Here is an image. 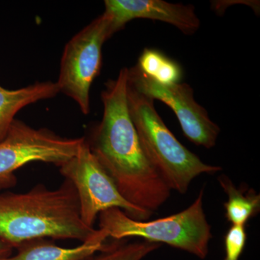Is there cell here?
I'll use <instances>...</instances> for the list:
<instances>
[{"label":"cell","instance_id":"30bf717a","mask_svg":"<svg viewBox=\"0 0 260 260\" xmlns=\"http://www.w3.org/2000/svg\"><path fill=\"white\" fill-rule=\"evenodd\" d=\"M106 241L99 229L93 237L76 247H61L46 239H38L20 246L15 255L0 260H83L107 249Z\"/></svg>","mask_w":260,"mask_h":260},{"label":"cell","instance_id":"8992f818","mask_svg":"<svg viewBox=\"0 0 260 260\" xmlns=\"http://www.w3.org/2000/svg\"><path fill=\"white\" fill-rule=\"evenodd\" d=\"M114 34L110 18L104 13L75 34L63 51L56 83L85 115L90 112V88L102 69L103 45Z\"/></svg>","mask_w":260,"mask_h":260},{"label":"cell","instance_id":"5bb4252c","mask_svg":"<svg viewBox=\"0 0 260 260\" xmlns=\"http://www.w3.org/2000/svg\"><path fill=\"white\" fill-rule=\"evenodd\" d=\"M160 247L159 244L142 242L108 246L101 254L83 260H142Z\"/></svg>","mask_w":260,"mask_h":260},{"label":"cell","instance_id":"8fae6325","mask_svg":"<svg viewBox=\"0 0 260 260\" xmlns=\"http://www.w3.org/2000/svg\"><path fill=\"white\" fill-rule=\"evenodd\" d=\"M59 93L56 82H37L16 90L0 85V141L6 136L15 116L21 109L39 101L52 99Z\"/></svg>","mask_w":260,"mask_h":260},{"label":"cell","instance_id":"52a82bcc","mask_svg":"<svg viewBox=\"0 0 260 260\" xmlns=\"http://www.w3.org/2000/svg\"><path fill=\"white\" fill-rule=\"evenodd\" d=\"M84 140L64 138L45 128L35 129L15 119L0 141V189L14 186L15 172L30 162L60 167L74 156Z\"/></svg>","mask_w":260,"mask_h":260},{"label":"cell","instance_id":"3957f363","mask_svg":"<svg viewBox=\"0 0 260 260\" xmlns=\"http://www.w3.org/2000/svg\"><path fill=\"white\" fill-rule=\"evenodd\" d=\"M130 116L149 161L171 190L181 194L202 174L220 172L218 166L205 164L177 139L157 112L154 100L128 83Z\"/></svg>","mask_w":260,"mask_h":260},{"label":"cell","instance_id":"2e32d148","mask_svg":"<svg viewBox=\"0 0 260 260\" xmlns=\"http://www.w3.org/2000/svg\"><path fill=\"white\" fill-rule=\"evenodd\" d=\"M13 248L0 239V259L11 255Z\"/></svg>","mask_w":260,"mask_h":260},{"label":"cell","instance_id":"ba28073f","mask_svg":"<svg viewBox=\"0 0 260 260\" xmlns=\"http://www.w3.org/2000/svg\"><path fill=\"white\" fill-rule=\"evenodd\" d=\"M128 83L139 93L169 106L191 143L208 149L216 144L220 128L210 119L205 108L195 101L190 85L180 83L162 85L142 73L137 66L128 69Z\"/></svg>","mask_w":260,"mask_h":260},{"label":"cell","instance_id":"5b68a950","mask_svg":"<svg viewBox=\"0 0 260 260\" xmlns=\"http://www.w3.org/2000/svg\"><path fill=\"white\" fill-rule=\"evenodd\" d=\"M59 172L74 186L80 214L85 225L93 228L99 214L111 208L122 210L130 218L148 220L153 214L129 203L84 140L74 156L59 167Z\"/></svg>","mask_w":260,"mask_h":260},{"label":"cell","instance_id":"7c38bea8","mask_svg":"<svg viewBox=\"0 0 260 260\" xmlns=\"http://www.w3.org/2000/svg\"><path fill=\"white\" fill-rule=\"evenodd\" d=\"M218 181L228 196L224 203L228 221L232 225H245L259 212L260 195L253 189L237 187L226 176H220Z\"/></svg>","mask_w":260,"mask_h":260},{"label":"cell","instance_id":"4fadbf2b","mask_svg":"<svg viewBox=\"0 0 260 260\" xmlns=\"http://www.w3.org/2000/svg\"><path fill=\"white\" fill-rule=\"evenodd\" d=\"M136 66L149 78L162 85L179 83L182 76L179 64L155 49H144Z\"/></svg>","mask_w":260,"mask_h":260},{"label":"cell","instance_id":"277c9868","mask_svg":"<svg viewBox=\"0 0 260 260\" xmlns=\"http://www.w3.org/2000/svg\"><path fill=\"white\" fill-rule=\"evenodd\" d=\"M203 196L204 189H202L185 210L153 220H135L118 208L104 210L99 214L98 229L107 239L141 238L145 242L164 243L205 259L213 235L203 209Z\"/></svg>","mask_w":260,"mask_h":260},{"label":"cell","instance_id":"9c48e42d","mask_svg":"<svg viewBox=\"0 0 260 260\" xmlns=\"http://www.w3.org/2000/svg\"><path fill=\"white\" fill-rule=\"evenodd\" d=\"M104 13L110 18L114 34L134 19L158 20L174 25L184 34L199 29L200 20L194 6L174 4L162 0H106Z\"/></svg>","mask_w":260,"mask_h":260},{"label":"cell","instance_id":"9a60e30c","mask_svg":"<svg viewBox=\"0 0 260 260\" xmlns=\"http://www.w3.org/2000/svg\"><path fill=\"white\" fill-rule=\"evenodd\" d=\"M246 239L245 225H232L224 239L225 257L223 260H239L245 248Z\"/></svg>","mask_w":260,"mask_h":260},{"label":"cell","instance_id":"6da1fadb","mask_svg":"<svg viewBox=\"0 0 260 260\" xmlns=\"http://www.w3.org/2000/svg\"><path fill=\"white\" fill-rule=\"evenodd\" d=\"M127 91L125 68L103 90L104 114L88 144L121 194L131 204L154 214L172 190L145 155L130 116Z\"/></svg>","mask_w":260,"mask_h":260},{"label":"cell","instance_id":"7a4b0ae2","mask_svg":"<svg viewBox=\"0 0 260 260\" xmlns=\"http://www.w3.org/2000/svg\"><path fill=\"white\" fill-rule=\"evenodd\" d=\"M96 231L82 220L76 190L68 179L55 189L39 184L27 192L0 194V239L13 248L47 238L83 243Z\"/></svg>","mask_w":260,"mask_h":260}]
</instances>
